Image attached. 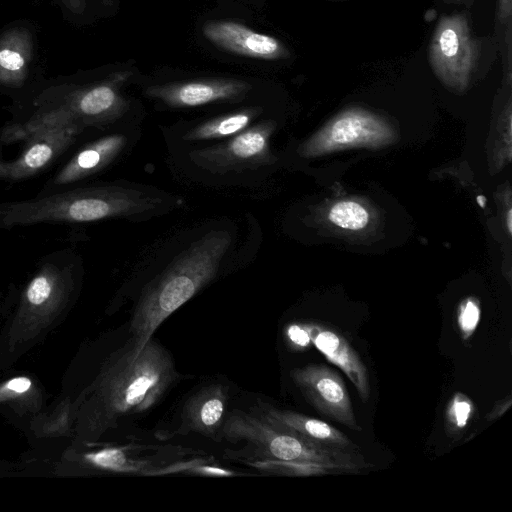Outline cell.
Masks as SVG:
<instances>
[{
	"mask_svg": "<svg viewBox=\"0 0 512 512\" xmlns=\"http://www.w3.org/2000/svg\"><path fill=\"white\" fill-rule=\"evenodd\" d=\"M231 244L226 230H214L193 242L144 290L131 319L134 355L172 313L216 275Z\"/></svg>",
	"mask_w": 512,
	"mask_h": 512,
	"instance_id": "cell-1",
	"label": "cell"
},
{
	"mask_svg": "<svg viewBox=\"0 0 512 512\" xmlns=\"http://www.w3.org/2000/svg\"><path fill=\"white\" fill-rule=\"evenodd\" d=\"M161 202L160 198L138 189L119 186L90 187L1 205L0 225L89 222L110 217H127L152 212Z\"/></svg>",
	"mask_w": 512,
	"mask_h": 512,
	"instance_id": "cell-2",
	"label": "cell"
},
{
	"mask_svg": "<svg viewBox=\"0 0 512 512\" xmlns=\"http://www.w3.org/2000/svg\"><path fill=\"white\" fill-rule=\"evenodd\" d=\"M224 437L254 448L253 458L311 462L326 465L336 473H359L372 466L362 451L330 447L309 440L288 427L254 412L234 410L223 422Z\"/></svg>",
	"mask_w": 512,
	"mask_h": 512,
	"instance_id": "cell-3",
	"label": "cell"
},
{
	"mask_svg": "<svg viewBox=\"0 0 512 512\" xmlns=\"http://www.w3.org/2000/svg\"><path fill=\"white\" fill-rule=\"evenodd\" d=\"M130 76V71H121L98 84L74 92L64 105L10 131L11 139H22L32 131L50 126L78 124L84 127L114 122L129 109V102L122 96L120 89Z\"/></svg>",
	"mask_w": 512,
	"mask_h": 512,
	"instance_id": "cell-4",
	"label": "cell"
},
{
	"mask_svg": "<svg viewBox=\"0 0 512 512\" xmlns=\"http://www.w3.org/2000/svg\"><path fill=\"white\" fill-rule=\"evenodd\" d=\"M478 58L477 42L468 20L462 13L442 16L429 46L430 65L437 77L448 87L467 88Z\"/></svg>",
	"mask_w": 512,
	"mask_h": 512,
	"instance_id": "cell-5",
	"label": "cell"
},
{
	"mask_svg": "<svg viewBox=\"0 0 512 512\" xmlns=\"http://www.w3.org/2000/svg\"><path fill=\"white\" fill-rule=\"evenodd\" d=\"M274 128V122L263 121L244 129L228 141L194 150L190 157L199 167L213 173L264 165L271 158L269 140Z\"/></svg>",
	"mask_w": 512,
	"mask_h": 512,
	"instance_id": "cell-6",
	"label": "cell"
},
{
	"mask_svg": "<svg viewBox=\"0 0 512 512\" xmlns=\"http://www.w3.org/2000/svg\"><path fill=\"white\" fill-rule=\"evenodd\" d=\"M290 377L318 413L354 431H362L345 382L335 370L323 364H308L294 368Z\"/></svg>",
	"mask_w": 512,
	"mask_h": 512,
	"instance_id": "cell-7",
	"label": "cell"
},
{
	"mask_svg": "<svg viewBox=\"0 0 512 512\" xmlns=\"http://www.w3.org/2000/svg\"><path fill=\"white\" fill-rule=\"evenodd\" d=\"M390 137L388 127L379 118L353 109L338 115L302 147V152L314 156L350 146L376 145Z\"/></svg>",
	"mask_w": 512,
	"mask_h": 512,
	"instance_id": "cell-8",
	"label": "cell"
},
{
	"mask_svg": "<svg viewBox=\"0 0 512 512\" xmlns=\"http://www.w3.org/2000/svg\"><path fill=\"white\" fill-rule=\"evenodd\" d=\"M83 127L78 124L57 125L32 131L23 138L27 146L14 161H0V178L18 180L39 172L62 154Z\"/></svg>",
	"mask_w": 512,
	"mask_h": 512,
	"instance_id": "cell-9",
	"label": "cell"
},
{
	"mask_svg": "<svg viewBox=\"0 0 512 512\" xmlns=\"http://www.w3.org/2000/svg\"><path fill=\"white\" fill-rule=\"evenodd\" d=\"M251 85L233 78H209L150 86L145 93L174 108L197 107L245 97Z\"/></svg>",
	"mask_w": 512,
	"mask_h": 512,
	"instance_id": "cell-10",
	"label": "cell"
},
{
	"mask_svg": "<svg viewBox=\"0 0 512 512\" xmlns=\"http://www.w3.org/2000/svg\"><path fill=\"white\" fill-rule=\"evenodd\" d=\"M202 33L215 46L228 52L264 60H279L290 56L289 50L277 38L250 29L234 21L206 22Z\"/></svg>",
	"mask_w": 512,
	"mask_h": 512,
	"instance_id": "cell-11",
	"label": "cell"
},
{
	"mask_svg": "<svg viewBox=\"0 0 512 512\" xmlns=\"http://www.w3.org/2000/svg\"><path fill=\"white\" fill-rule=\"evenodd\" d=\"M314 345L328 361L339 367L354 385L363 403L370 399L369 373L347 339L323 324L305 323Z\"/></svg>",
	"mask_w": 512,
	"mask_h": 512,
	"instance_id": "cell-12",
	"label": "cell"
},
{
	"mask_svg": "<svg viewBox=\"0 0 512 512\" xmlns=\"http://www.w3.org/2000/svg\"><path fill=\"white\" fill-rule=\"evenodd\" d=\"M227 402V389L224 385L203 387L185 403L181 430L212 436L223 425Z\"/></svg>",
	"mask_w": 512,
	"mask_h": 512,
	"instance_id": "cell-13",
	"label": "cell"
},
{
	"mask_svg": "<svg viewBox=\"0 0 512 512\" xmlns=\"http://www.w3.org/2000/svg\"><path fill=\"white\" fill-rule=\"evenodd\" d=\"M256 409L267 418L309 440L343 450L361 451V448L346 434L322 420L294 411L278 409L262 402H259Z\"/></svg>",
	"mask_w": 512,
	"mask_h": 512,
	"instance_id": "cell-14",
	"label": "cell"
},
{
	"mask_svg": "<svg viewBox=\"0 0 512 512\" xmlns=\"http://www.w3.org/2000/svg\"><path fill=\"white\" fill-rule=\"evenodd\" d=\"M127 142L124 135L103 137L79 151L58 173L54 184L64 185L90 176L110 164Z\"/></svg>",
	"mask_w": 512,
	"mask_h": 512,
	"instance_id": "cell-15",
	"label": "cell"
},
{
	"mask_svg": "<svg viewBox=\"0 0 512 512\" xmlns=\"http://www.w3.org/2000/svg\"><path fill=\"white\" fill-rule=\"evenodd\" d=\"M33 41L23 27L9 29L0 36V83L19 86L27 77Z\"/></svg>",
	"mask_w": 512,
	"mask_h": 512,
	"instance_id": "cell-16",
	"label": "cell"
},
{
	"mask_svg": "<svg viewBox=\"0 0 512 512\" xmlns=\"http://www.w3.org/2000/svg\"><path fill=\"white\" fill-rule=\"evenodd\" d=\"M260 111L251 107L210 119L186 131L183 139L199 141L236 135L246 129Z\"/></svg>",
	"mask_w": 512,
	"mask_h": 512,
	"instance_id": "cell-17",
	"label": "cell"
},
{
	"mask_svg": "<svg viewBox=\"0 0 512 512\" xmlns=\"http://www.w3.org/2000/svg\"><path fill=\"white\" fill-rule=\"evenodd\" d=\"M132 448H108L87 455L94 465L115 472L141 473L148 475L157 469L155 461L132 454Z\"/></svg>",
	"mask_w": 512,
	"mask_h": 512,
	"instance_id": "cell-18",
	"label": "cell"
},
{
	"mask_svg": "<svg viewBox=\"0 0 512 512\" xmlns=\"http://www.w3.org/2000/svg\"><path fill=\"white\" fill-rule=\"evenodd\" d=\"M474 411L471 398L462 392L454 393L444 412V431L447 437L458 441L468 427Z\"/></svg>",
	"mask_w": 512,
	"mask_h": 512,
	"instance_id": "cell-19",
	"label": "cell"
},
{
	"mask_svg": "<svg viewBox=\"0 0 512 512\" xmlns=\"http://www.w3.org/2000/svg\"><path fill=\"white\" fill-rule=\"evenodd\" d=\"M247 463L258 470L288 476H314L336 473L326 465L311 462L253 458V460L247 461Z\"/></svg>",
	"mask_w": 512,
	"mask_h": 512,
	"instance_id": "cell-20",
	"label": "cell"
},
{
	"mask_svg": "<svg viewBox=\"0 0 512 512\" xmlns=\"http://www.w3.org/2000/svg\"><path fill=\"white\" fill-rule=\"evenodd\" d=\"M329 220L338 227L359 230L367 225L369 214L359 203L342 201L330 209Z\"/></svg>",
	"mask_w": 512,
	"mask_h": 512,
	"instance_id": "cell-21",
	"label": "cell"
},
{
	"mask_svg": "<svg viewBox=\"0 0 512 512\" xmlns=\"http://www.w3.org/2000/svg\"><path fill=\"white\" fill-rule=\"evenodd\" d=\"M174 473H188L202 476H235L233 471L211 464L203 459L172 463L165 467L161 466L150 471L148 475H166Z\"/></svg>",
	"mask_w": 512,
	"mask_h": 512,
	"instance_id": "cell-22",
	"label": "cell"
},
{
	"mask_svg": "<svg viewBox=\"0 0 512 512\" xmlns=\"http://www.w3.org/2000/svg\"><path fill=\"white\" fill-rule=\"evenodd\" d=\"M481 317V309L476 298L463 300L457 310V325L463 341L469 340L475 333Z\"/></svg>",
	"mask_w": 512,
	"mask_h": 512,
	"instance_id": "cell-23",
	"label": "cell"
},
{
	"mask_svg": "<svg viewBox=\"0 0 512 512\" xmlns=\"http://www.w3.org/2000/svg\"><path fill=\"white\" fill-rule=\"evenodd\" d=\"M285 337L294 351H305L311 344V337L305 323H293L286 327Z\"/></svg>",
	"mask_w": 512,
	"mask_h": 512,
	"instance_id": "cell-24",
	"label": "cell"
},
{
	"mask_svg": "<svg viewBox=\"0 0 512 512\" xmlns=\"http://www.w3.org/2000/svg\"><path fill=\"white\" fill-rule=\"evenodd\" d=\"M512 404V397L509 393L504 398L498 400L493 405L492 409L486 414V420L487 421H494L501 416H503L506 411L511 407Z\"/></svg>",
	"mask_w": 512,
	"mask_h": 512,
	"instance_id": "cell-25",
	"label": "cell"
},
{
	"mask_svg": "<svg viewBox=\"0 0 512 512\" xmlns=\"http://www.w3.org/2000/svg\"><path fill=\"white\" fill-rule=\"evenodd\" d=\"M30 386L31 381L26 377L14 378L7 383V388L17 393H23L27 391Z\"/></svg>",
	"mask_w": 512,
	"mask_h": 512,
	"instance_id": "cell-26",
	"label": "cell"
},
{
	"mask_svg": "<svg viewBox=\"0 0 512 512\" xmlns=\"http://www.w3.org/2000/svg\"><path fill=\"white\" fill-rule=\"evenodd\" d=\"M512 0H499L498 15L502 22L508 20L511 16Z\"/></svg>",
	"mask_w": 512,
	"mask_h": 512,
	"instance_id": "cell-27",
	"label": "cell"
},
{
	"mask_svg": "<svg viewBox=\"0 0 512 512\" xmlns=\"http://www.w3.org/2000/svg\"><path fill=\"white\" fill-rule=\"evenodd\" d=\"M65 6L74 13H81L85 7V0H61Z\"/></svg>",
	"mask_w": 512,
	"mask_h": 512,
	"instance_id": "cell-28",
	"label": "cell"
},
{
	"mask_svg": "<svg viewBox=\"0 0 512 512\" xmlns=\"http://www.w3.org/2000/svg\"><path fill=\"white\" fill-rule=\"evenodd\" d=\"M507 229L509 231V233H511V210L509 209L508 211V215H507Z\"/></svg>",
	"mask_w": 512,
	"mask_h": 512,
	"instance_id": "cell-29",
	"label": "cell"
},
{
	"mask_svg": "<svg viewBox=\"0 0 512 512\" xmlns=\"http://www.w3.org/2000/svg\"><path fill=\"white\" fill-rule=\"evenodd\" d=\"M454 1H458V0H454Z\"/></svg>",
	"mask_w": 512,
	"mask_h": 512,
	"instance_id": "cell-30",
	"label": "cell"
}]
</instances>
